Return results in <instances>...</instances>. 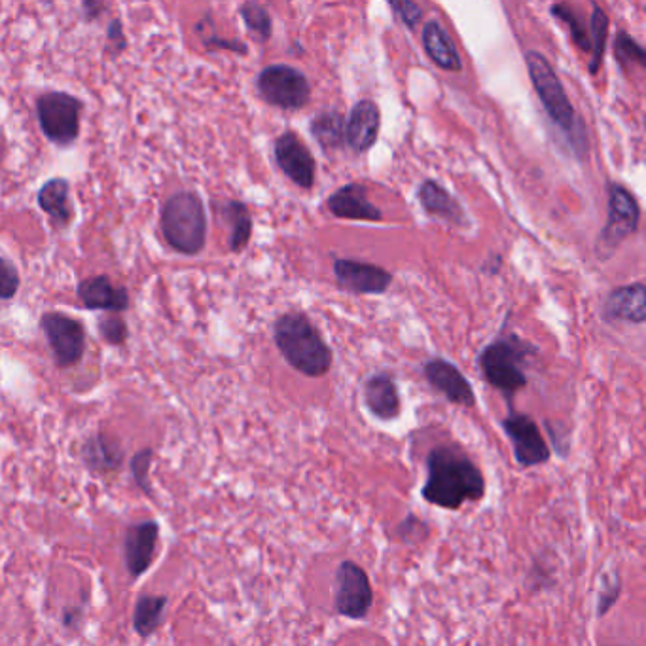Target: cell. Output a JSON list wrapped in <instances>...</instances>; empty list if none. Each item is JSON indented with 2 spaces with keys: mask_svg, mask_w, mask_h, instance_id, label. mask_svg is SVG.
<instances>
[{
  "mask_svg": "<svg viewBox=\"0 0 646 646\" xmlns=\"http://www.w3.org/2000/svg\"><path fill=\"white\" fill-rule=\"evenodd\" d=\"M417 199H419L423 211L432 218H438L446 224L459 226V228L467 226V215H465V209L461 207V203L453 198L448 190L442 184H438L436 180H425L419 186Z\"/></svg>",
  "mask_w": 646,
  "mask_h": 646,
  "instance_id": "cell-20",
  "label": "cell"
},
{
  "mask_svg": "<svg viewBox=\"0 0 646 646\" xmlns=\"http://www.w3.org/2000/svg\"><path fill=\"white\" fill-rule=\"evenodd\" d=\"M220 215L228 220V224L232 226V234H230V251L241 252L247 249L252 235V216L247 209L245 203L241 201H224L220 207Z\"/></svg>",
  "mask_w": 646,
  "mask_h": 646,
  "instance_id": "cell-27",
  "label": "cell"
},
{
  "mask_svg": "<svg viewBox=\"0 0 646 646\" xmlns=\"http://www.w3.org/2000/svg\"><path fill=\"white\" fill-rule=\"evenodd\" d=\"M326 207L336 218L343 220H362V222H379L383 215L381 209L376 207L366 194V188L360 182H351L336 190L328 201Z\"/></svg>",
  "mask_w": 646,
  "mask_h": 646,
  "instance_id": "cell-16",
  "label": "cell"
},
{
  "mask_svg": "<svg viewBox=\"0 0 646 646\" xmlns=\"http://www.w3.org/2000/svg\"><path fill=\"white\" fill-rule=\"evenodd\" d=\"M99 334L110 345H122L127 340V324L118 315H108L99 319Z\"/></svg>",
  "mask_w": 646,
  "mask_h": 646,
  "instance_id": "cell-34",
  "label": "cell"
},
{
  "mask_svg": "<svg viewBox=\"0 0 646 646\" xmlns=\"http://www.w3.org/2000/svg\"><path fill=\"white\" fill-rule=\"evenodd\" d=\"M273 340L288 364L307 377H323L332 368V349L304 313L292 311L273 324Z\"/></svg>",
  "mask_w": 646,
  "mask_h": 646,
  "instance_id": "cell-2",
  "label": "cell"
},
{
  "mask_svg": "<svg viewBox=\"0 0 646 646\" xmlns=\"http://www.w3.org/2000/svg\"><path fill=\"white\" fill-rule=\"evenodd\" d=\"M167 603H169L167 595L143 593L137 597L135 609H133V629L137 631L139 637L148 639L158 631Z\"/></svg>",
  "mask_w": 646,
  "mask_h": 646,
  "instance_id": "cell-25",
  "label": "cell"
},
{
  "mask_svg": "<svg viewBox=\"0 0 646 646\" xmlns=\"http://www.w3.org/2000/svg\"><path fill=\"white\" fill-rule=\"evenodd\" d=\"M421 40H423L425 54L429 55V59L438 69L448 72L463 71L461 55L457 52L453 40L449 38L448 31L438 19H429L423 25Z\"/></svg>",
  "mask_w": 646,
  "mask_h": 646,
  "instance_id": "cell-23",
  "label": "cell"
},
{
  "mask_svg": "<svg viewBox=\"0 0 646 646\" xmlns=\"http://www.w3.org/2000/svg\"><path fill=\"white\" fill-rule=\"evenodd\" d=\"M485 495L484 472L457 446H436L427 455V480L421 497L444 510H459Z\"/></svg>",
  "mask_w": 646,
  "mask_h": 646,
  "instance_id": "cell-1",
  "label": "cell"
},
{
  "mask_svg": "<svg viewBox=\"0 0 646 646\" xmlns=\"http://www.w3.org/2000/svg\"><path fill=\"white\" fill-rule=\"evenodd\" d=\"M273 156L279 169L292 180L298 188L309 190L315 184V158L306 143L294 131H287L277 137L273 144Z\"/></svg>",
  "mask_w": 646,
  "mask_h": 646,
  "instance_id": "cell-12",
  "label": "cell"
},
{
  "mask_svg": "<svg viewBox=\"0 0 646 646\" xmlns=\"http://www.w3.org/2000/svg\"><path fill=\"white\" fill-rule=\"evenodd\" d=\"M531 353H535V347H529L516 336H510L489 343L478 357V364L487 383L512 400L527 385L523 362Z\"/></svg>",
  "mask_w": 646,
  "mask_h": 646,
  "instance_id": "cell-4",
  "label": "cell"
},
{
  "mask_svg": "<svg viewBox=\"0 0 646 646\" xmlns=\"http://www.w3.org/2000/svg\"><path fill=\"white\" fill-rule=\"evenodd\" d=\"M40 328L52 347L59 368H72L78 364L86 351V330L82 323L63 313H44Z\"/></svg>",
  "mask_w": 646,
  "mask_h": 646,
  "instance_id": "cell-9",
  "label": "cell"
},
{
  "mask_svg": "<svg viewBox=\"0 0 646 646\" xmlns=\"http://www.w3.org/2000/svg\"><path fill=\"white\" fill-rule=\"evenodd\" d=\"M391 10L395 12L396 18L400 19L410 31H415L417 25L423 19V10L419 4H415L412 0H391L389 2Z\"/></svg>",
  "mask_w": 646,
  "mask_h": 646,
  "instance_id": "cell-36",
  "label": "cell"
},
{
  "mask_svg": "<svg viewBox=\"0 0 646 646\" xmlns=\"http://www.w3.org/2000/svg\"><path fill=\"white\" fill-rule=\"evenodd\" d=\"M501 425L512 442L514 457L520 467H539L550 461V448L540 432L539 425L529 415L510 410Z\"/></svg>",
  "mask_w": 646,
  "mask_h": 646,
  "instance_id": "cell-11",
  "label": "cell"
},
{
  "mask_svg": "<svg viewBox=\"0 0 646 646\" xmlns=\"http://www.w3.org/2000/svg\"><path fill=\"white\" fill-rule=\"evenodd\" d=\"M423 372L432 389L446 396V400L451 404L463 406V408L476 406V395L470 381L453 362L446 359H431L425 364Z\"/></svg>",
  "mask_w": 646,
  "mask_h": 646,
  "instance_id": "cell-15",
  "label": "cell"
},
{
  "mask_svg": "<svg viewBox=\"0 0 646 646\" xmlns=\"http://www.w3.org/2000/svg\"><path fill=\"white\" fill-rule=\"evenodd\" d=\"M641 222V207L639 201L620 182H612L609 186V216L605 228L597 235L595 241V256L597 260H609L618 247L628 239L629 235L637 234Z\"/></svg>",
  "mask_w": 646,
  "mask_h": 646,
  "instance_id": "cell-6",
  "label": "cell"
},
{
  "mask_svg": "<svg viewBox=\"0 0 646 646\" xmlns=\"http://www.w3.org/2000/svg\"><path fill=\"white\" fill-rule=\"evenodd\" d=\"M152 459H154V449L144 448L141 451H137L131 457V463H129L135 484L148 497H152V485H150V478H148L150 467H152Z\"/></svg>",
  "mask_w": 646,
  "mask_h": 646,
  "instance_id": "cell-32",
  "label": "cell"
},
{
  "mask_svg": "<svg viewBox=\"0 0 646 646\" xmlns=\"http://www.w3.org/2000/svg\"><path fill=\"white\" fill-rule=\"evenodd\" d=\"M256 88L268 105L281 110H300L311 99V82L306 74L285 63L262 69L256 78Z\"/></svg>",
  "mask_w": 646,
  "mask_h": 646,
  "instance_id": "cell-7",
  "label": "cell"
},
{
  "mask_svg": "<svg viewBox=\"0 0 646 646\" xmlns=\"http://www.w3.org/2000/svg\"><path fill=\"white\" fill-rule=\"evenodd\" d=\"M336 283L341 290L368 296V294H383L393 283V273L379 268L376 264L359 262L351 258H338L334 262Z\"/></svg>",
  "mask_w": 646,
  "mask_h": 646,
  "instance_id": "cell-13",
  "label": "cell"
},
{
  "mask_svg": "<svg viewBox=\"0 0 646 646\" xmlns=\"http://www.w3.org/2000/svg\"><path fill=\"white\" fill-rule=\"evenodd\" d=\"M38 205L52 218L55 226L65 228L74 216L71 203V184L69 180H48L38 192Z\"/></svg>",
  "mask_w": 646,
  "mask_h": 646,
  "instance_id": "cell-24",
  "label": "cell"
},
{
  "mask_svg": "<svg viewBox=\"0 0 646 646\" xmlns=\"http://www.w3.org/2000/svg\"><path fill=\"white\" fill-rule=\"evenodd\" d=\"M78 298L95 311H126L129 307L127 288L114 287L107 275H93L78 285Z\"/></svg>",
  "mask_w": 646,
  "mask_h": 646,
  "instance_id": "cell-21",
  "label": "cell"
},
{
  "mask_svg": "<svg viewBox=\"0 0 646 646\" xmlns=\"http://www.w3.org/2000/svg\"><path fill=\"white\" fill-rule=\"evenodd\" d=\"M107 38L110 48H114V54H120L127 48L126 35H124V27L120 19H112L107 29Z\"/></svg>",
  "mask_w": 646,
  "mask_h": 646,
  "instance_id": "cell-38",
  "label": "cell"
},
{
  "mask_svg": "<svg viewBox=\"0 0 646 646\" xmlns=\"http://www.w3.org/2000/svg\"><path fill=\"white\" fill-rule=\"evenodd\" d=\"M205 48L207 50H230V52H235V54L247 55V46L239 40H224V38H218V36H211V38H205Z\"/></svg>",
  "mask_w": 646,
  "mask_h": 646,
  "instance_id": "cell-39",
  "label": "cell"
},
{
  "mask_svg": "<svg viewBox=\"0 0 646 646\" xmlns=\"http://www.w3.org/2000/svg\"><path fill=\"white\" fill-rule=\"evenodd\" d=\"M239 16L243 18L245 27L249 29V33L256 42L266 44L270 40L273 23H271L270 12L266 10V6L258 4V2H245L239 6Z\"/></svg>",
  "mask_w": 646,
  "mask_h": 646,
  "instance_id": "cell-28",
  "label": "cell"
},
{
  "mask_svg": "<svg viewBox=\"0 0 646 646\" xmlns=\"http://www.w3.org/2000/svg\"><path fill=\"white\" fill-rule=\"evenodd\" d=\"M398 537L406 542H419L429 537V527L425 521L408 514V518L398 525Z\"/></svg>",
  "mask_w": 646,
  "mask_h": 646,
  "instance_id": "cell-37",
  "label": "cell"
},
{
  "mask_svg": "<svg viewBox=\"0 0 646 646\" xmlns=\"http://www.w3.org/2000/svg\"><path fill=\"white\" fill-rule=\"evenodd\" d=\"M614 55L620 65H637L641 69L646 67V54L643 46H639V42L633 36L628 35L626 31L616 33Z\"/></svg>",
  "mask_w": 646,
  "mask_h": 646,
  "instance_id": "cell-31",
  "label": "cell"
},
{
  "mask_svg": "<svg viewBox=\"0 0 646 646\" xmlns=\"http://www.w3.org/2000/svg\"><path fill=\"white\" fill-rule=\"evenodd\" d=\"M162 232L173 251L196 256L205 249L207 213L194 192H177L162 209Z\"/></svg>",
  "mask_w": 646,
  "mask_h": 646,
  "instance_id": "cell-3",
  "label": "cell"
},
{
  "mask_svg": "<svg viewBox=\"0 0 646 646\" xmlns=\"http://www.w3.org/2000/svg\"><path fill=\"white\" fill-rule=\"evenodd\" d=\"M381 127V110L376 101L362 99L353 110L349 120L345 122V143L355 152L364 154L377 143Z\"/></svg>",
  "mask_w": 646,
  "mask_h": 646,
  "instance_id": "cell-17",
  "label": "cell"
},
{
  "mask_svg": "<svg viewBox=\"0 0 646 646\" xmlns=\"http://www.w3.org/2000/svg\"><path fill=\"white\" fill-rule=\"evenodd\" d=\"M101 8H105V6H103V4H93V2H86V4H84V10L88 12L86 16L90 19L99 18V10H101Z\"/></svg>",
  "mask_w": 646,
  "mask_h": 646,
  "instance_id": "cell-41",
  "label": "cell"
},
{
  "mask_svg": "<svg viewBox=\"0 0 646 646\" xmlns=\"http://www.w3.org/2000/svg\"><path fill=\"white\" fill-rule=\"evenodd\" d=\"M160 539V523L154 520L133 523L124 535V561L133 578L143 576L154 563L156 548Z\"/></svg>",
  "mask_w": 646,
  "mask_h": 646,
  "instance_id": "cell-14",
  "label": "cell"
},
{
  "mask_svg": "<svg viewBox=\"0 0 646 646\" xmlns=\"http://www.w3.org/2000/svg\"><path fill=\"white\" fill-rule=\"evenodd\" d=\"M525 65L531 76L533 88L537 91L540 103L546 110V114L550 116V120L563 133L573 135L575 127L578 126V118L552 63L546 59V55L540 54L537 50H529L525 52Z\"/></svg>",
  "mask_w": 646,
  "mask_h": 646,
  "instance_id": "cell-5",
  "label": "cell"
},
{
  "mask_svg": "<svg viewBox=\"0 0 646 646\" xmlns=\"http://www.w3.org/2000/svg\"><path fill=\"white\" fill-rule=\"evenodd\" d=\"M364 402L379 421H393L402 412L395 379L387 374L368 377V381L364 383Z\"/></svg>",
  "mask_w": 646,
  "mask_h": 646,
  "instance_id": "cell-22",
  "label": "cell"
},
{
  "mask_svg": "<svg viewBox=\"0 0 646 646\" xmlns=\"http://www.w3.org/2000/svg\"><path fill=\"white\" fill-rule=\"evenodd\" d=\"M36 114L42 133L48 141L69 146L80 135L82 101L65 91H48L38 97Z\"/></svg>",
  "mask_w": 646,
  "mask_h": 646,
  "instance_id": "cell-8",
  "label": "cell"
},
{
  "mask_svg": "<svg viewBox=\"0 0 646 646\" xmlns=\"http://www.w3.org/2000/svg\"><path fill=\"white\" fill-rule=\"evenodd\" d=\"M61 620H63V626H65V628H80V622H82V609H78V607H69V609H65V611H63V616H61Z\"/></svg>",
  "mask_w": 646,
  "mask_h": 646,
  "instance_id": "cell-40",
  "label": "cell"
},
{
  "mask_svg": "<svg viewBox=\"0 0 646 646\" xmlns=\"http://www.w3.org/2000/svg\"><path fill=\"white\" fill-rule=\"evenodd\" d=\"M592 61H590V74H597L601 65H603V57H605V48H607V38H609V16L601 6H593L592 14Z\"/></svg>",
  "mask_w": 646,
  "mask_h": 646,
  "instance_id": "cell-29",
  "label": "cell"
},
{
  "mask_svg": "<svg viewBox=\"0 0 646 646\" xmlns=\"http://www.w3.org/2000/svg\"><path fill=\"white\" fill-rule=\"evenodd\" d=\"M124 448L118 438L107 432H95L88 436L80 448V459L90 472L112 474L124 465Z\"/></svg>",
  "mask_w": 646,
  "mask_h": 646,
  "instance_id": "cell-18",
  "label": "cell"
},
{
  "mask_svg": "<svg viewBox=\"0 0 646 646\" xmlns=\"http://www.w3.org/2000/svg\"><path fill=\"white\" fill-rule=\"evenodd\" d=\"M622 593V578L618 573H611V575L603 576V584L599 590V597H597V618L607 616V612L611 611L612 607L616 605V601L620 599Z\"/></svg>",
  "mask_w": 646,
  "mask_h": 646,
  "instance_id": "cell-33",
  "label": "cell"
},
{
  "mask_svg": "<svg viewBox=\"0 0 646 646\" xmlns=\"http://www.w3.org/2000/svg\"><path fill=\"white\" fill-rule=\"evenodd\" d=\"M309 129L324 152L338 150L345 144V118L340 110H324L317 114Z\"/></svg>",
  "mask_w": 646,
  "mask_h": 646,
  "instance_id": "cell-26",
  "label": "cell"
},
{
  "mask_svg": "<svg viewBox=\"0 0 646 646\" xmlns=\"http://www.w3.org/2000/svg\"><path fill=\"white\" fill-rule=\"evenodd\" d=\"M19 271L14 262L0 256V300H12L18 294Z\"/></svg>",
  "mask_w": 646,
  "mask_h": 646,
  "instance_id": "cell-35",
  "label": "cell"
},
{
  "mask_svg": "<svg viewBox=\"0 0 646 646\" xmlns=\"http://www.w3.org/2000/svg\"><path fill=\"white\" fill-rule=\"evenodd\" d=\"M603 317L607 321H618V323H645V285L635 283V285L611 290L603 306Z\"/></svg>",
  "mask_w": 646,
  "mask_h": 646,
  "instance_id": "cell-19",
  "label": "cell"
},
{
  "mask_svg": "<svg viewBox=\"0 0 646 646\" xmlns=\"http://www.w3.org/2000/svg\"><path fill=\"white\" fill-rule=\"evenodd\" d=\"M552 16L559 19L563 25L569 27V33H571V38L575 42L576 46L582 50V52H592V40H590V31L586 29V23L584 19L580 18V14L576 12L575 8H571L569 4H554L550 8Z\"/></svg>",
  "mask_w": 646,
  "mask_h": 646,
  "instance_id": "cell-30",
  "label": "cell"
},
{
  "mask_svg": "<svg viewBox=\"0 0 646 646\" xmlns=\"http://www.w3.org/2000/svg\"><path fill=\"white\" fill-rule=\"evenodd\" d=\"M374 605V590L366 571L355 561H343L336 573V612L362 620Z\"/></svg>",
  "mask_w": 646,
  "mask_h": 646,
  "instance_id": "cell-10",
  "label": "cell"
}]
</instances>
